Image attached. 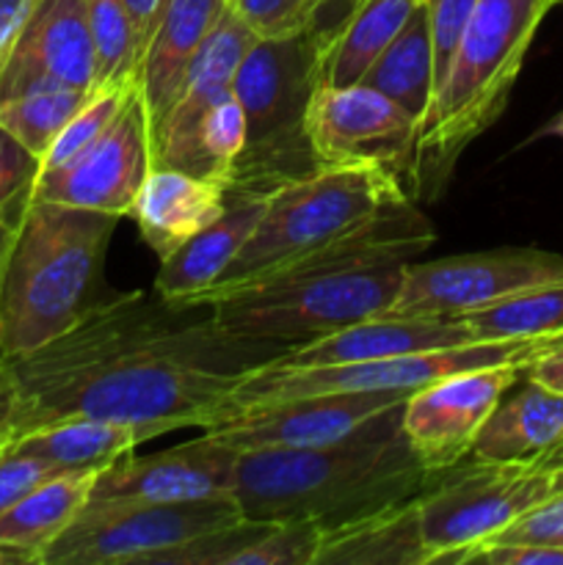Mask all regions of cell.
<instances>
[{
	"label": "cell",
	"instance_id": "obj_1",
	"mask_svg": "<svg viewBox=\"0 0 563 565\" xmlns=\"http://www.w3.org/2000/svg\"><path fill=\"white\" fill-rule=\"evenodd\" d=\"M285 351L226 331L213 307H180L155 290L94 301L70 331L9 356L20 386L14 439L75 417L132 425L147 439L204 430L243 375Z\"/></svg>",
	"mask_w": 563,
	"mask_h": 565
},
{
	"label": "cell",
	"instance_id": "obj_2",
	"mask_svg": "<svg viewBox=\"0 0 563 565\" xmlns=\"http://www.w3.org/2000/svg\"><path fill=\"white\" fill-rule=\"evenodd\" d=\"M434 241V224L406 199L290 268L215 298L210 307L232 334L301 345L384 315L401 290L406 265Z\"/></svg>",
	"mask_w": 563,
	"mask_h": 565
},
{
	"label": "cell",
	"instance_id": "obj_3",
	"mask_svg": "<svg viewBox=\"0 0 563 565\" xmlns=\"http://www.w3.org/2000/svg\"><path fill=\"white\" fill-rule=\"evenodd\" d=\"M401 419L403 403L334 445L237 452L235 500L243 519L331 530L417 500L436 475L417 461Z\"/></svg>",
	"mask_w": 563,
	"mask_h": 565
},
{
	"label": "cell",
	"instance_id": "obj_4",
	"mask_svg": "<svg viewBox=\"0 0 563 565\" xmlns=\"http://www.w3.org/2000/svg\"><path fill=\"white\" fill-rule=\"evenodd\" d=\"M557 0H478L414 138L406 193L434 202L464 149L506 110L535 31Z\"/></svg>",
	"mask_w": 563,
	"mask_h": 565
},
{
	"label": "cell",
	"instance_id": "obj_5",
	"mask_svg": "<svg viewBox=\"0 0 563 565\" xmlns=\"http://www.w3.org/2000/svg\"><path fill=\"white\" fill-rule=\"evenodd\" d=\"M119 218L31 199L0 263V351H36L70 331L97 298Z\"/></svg>",
	"mask_w": 563,
	"mask_h": 565
},
{
	"label": "cell",
	"instance_id": "obj_6",
	"mask_svg": "<svg viewBox=\"0 0 563 565\" xmlns=\"http://www.w3.org/2000/svg\"><path fill=\"white\" fill-rule=\"evenodd\" d=\"M323 44L326 31L309 25L248 47L232 81L246 114V147L224 182L226 199H268L320 169L307 138V110L323 83Z\"/></svg>",
	"mask_w": 563,
	"mask_h": 565
},
{
	"label": "cell",
	"instance_id": "obj_7",
	"mask_svg": "<svg viewBox=\"0 0 563 565\" xmlns=\"http://www.w3.org/2000/svg\"><path fill=\"white\" fill-rule=\"evenodd\" d=\"M406 199L412 196L401 177L379 166H331L312 171L265 199L257 226L230 268L210 290L180 307H210L215 298L237 287L279 274Z\"/></svg>",
	"mask_w": 563,
	"mask_h": 565
},
{
	"label": "cell",
	"instance_id": "obj_8",
	"mask_svg": "<svg viewBox=\"0 0 563 565\" xmlns=\"http://www.w3.org/2000/svg\"><path fill=\"white\" fill-rule=\"evenodd\" d=\"M563 489V450L535 461H472L436 475L419 494V524L434 563L467 557Z\"/></svg>",
	"mask_w": 563,
	"mask_h": 565
},
{
	"label": "cell",
	"instance_id": "obj_9",
	"mask_svg": "<svg viewBox=\"0 0 563 565\" xmlns=\"http://www.w3.org/2000/svg\"><path fill=\"white\" fill-rule=\"evenodd\" d=\"M243 522L235 497L204 502L88 500L39 565H155L160 555Z\"/></svg>",
	"mask_w": 563,
	"mask_h": 565
},
{
	"label": "cell",
	"instance_id": "obj_10",
	"mask_svg": "<svg viewBox=\"0 0 563 565\" xmlns=\"http://www.w3.org/2000/svg\"><path fill=\"white\" fill-rule=\"evenodd\" d=\"M563 279V257L541 248H497L412 263L384 315L390 318H456Z\"/></svg>",
	"mask_w": 563,
	"mask_h": 565
},
{
	"label": "cell",
	"instance_id": "obj_11",
	"mask_svg": "<svg viewBox=\"0 0 563 565\" xmlns=\"http://www.w3.org/2000/svg\"><path fill=\"white\" fill-rule=\"evenodd\" d=\"M152 138L138 83L114 125L86 149L55 169L39 171L33 199L97 210L121 218L130 215L144 180L152 171Z\"/></svg>",
	"mask_w": 563,
	"mask_h": 565
},
{
	"label": "cell",
	"instance_id": "obj_12",
	"mask_svg": "<svg viewBox=\"0 0 563 565\" xmlns=\"http://www.w3.org/2000/svg\"><path fill=\"white\" fill-rule=\"evenodd\" d=\"M307 138L320 169L379 166L406 182L417 119L364 83L320 86L307 110Z\"/></svg>",
	"mask_w": 563,
	"mask_h": 565
},
{
	"label": "cell",
	"instance_id": "obj_13",
	"mask_svg": "<svg viewBox=\"0 0 563 565\" xmlns=\"http://www.w3.org/2000/svg\"><path fill=\"white\" fill-rule=\"evenodd\" d=\"M408 395L412 392L397 390L320 392L237 412L224 423L204 428V436L235 452L334 445L357 434L386 408L406 403Z\"/></svg>",
	"mask_w": 563,
	"mask_h": 565
},
{
	"label": "cell",
	"instance_id": "obj_14",
	"mask_svg": "<svg viewBox=\"0 0 563 565\" xmlns=\"http://www.w3.org/2000/svg\"><path fill=\"white\" fill-rule=\"evenodd\" d=\"M522 375L519 367L472 370L412 392L403 403L401 428L417 461L431 475L458 467L489 414Z\"/></svg>",
	"mask_w": 563,
	"mask_h": 565
},
{
	"label": "cell",
	"instance_id": "obj_15",
	"mask_svg": "<svg viewBox=\"0 0 563 565\" xmlns=\"http://www.w3.org/2000/svg\"><path fill=\"white\" fill-rule=\"evenodd\" d=\"M44 88H94L86 0H31L0 55V103Z\"/></svg>",
	"mask_w": 563,
	"mask_h": 565
},
{
	"label": "cell",
	"instance_id": "obj_16",
	"mask_svg": "<svg viewBox=\"0 0 563 565\" xmlns=\"http://www.w3.org/2000/svg\"><path fill=\"white\" fill-rule=\"evenodd\" d=\"M237 452L210 436L155 456H121L99 472L94 500L204 502L235 497Z\"/></svg>",
	"mask_w": 563,
	"mask_h": 565
},
{
	"label": "cell",
	"instance_id": "obj_17",
	"mask_svg": "<svg viewBox=\"0 0 563 565\" xmlns=\"http://www.w3.org/2000/svg\"><path fill=\"white\" fill-rule=\"evenodd\" d=\"M257 39V33L237 17V11L226 6L219 25L213 28L204 47L193 58L185 83H182L174 105L169 108L158 136H155V166L185 171L188 174V160H191V147L199 121L221 97L232 92L237 66L243 64L248 47Z\"/></svg>",
	"mask_w": 563,
	"mask_h": 565
},
{
	"label": "cell",
	"instance_id": "obj_18",
	"mask_svg": "<svg viewBox=\"0 0 563 565\" xmlns=\"http://www.w3.org/2000/svg\"><path fill=\"white\" fill-rule=\"evenodd\" d=\"M475 331L458 318H375L359 320L340 331L287 348L274 359L276 367H331V364L379 362L406 353L475 342Z\"/></svg>",
	"mask_w": 563,
	"mask_h": 565
},
{
	"label": "cell",
	"instance_id": "obj_19",
	"mask_svg": "<svg viewBox=\"0 0 563 565\" xmlns=\"http://www.w3.org/2000/svg\"><path fill=\"white\" fill-rule=\"evenodd\" d=\"M230 0H169L160 25L138 66V92L149 119V138L155 141L166 114L174 105L188 70L204 47Z\"/></svg>",
	"mask_w": 563,
	"mask_h": 565
},
{
	"label": "cell",
	"instance_id": "obj_20",
	"mask_svg": "<svg viewBox=\"0 0 563 565\" xmlns=\"http://www.w3.org/2000/svg\"><path fill=\"white\" fill-rule=\"evenodd\" d=\"M224 210L226 191L221 182L152 166L138 191L130 218L138 224L144 243L163 263L193 235L208 230Z\"/></svg>",
	"mask_w": 563,
	"mask_h": 565
},
{
	"label": "cell",
	"instance_id": "obj_21",
	"mask_svg": "<svg viewBox=\"0 0 563 565\" xmlns=\"http://www.w3.org/2000/svg\"><path fill=\"white\" fill-rule=\"evenodd\" d=\"M563 450V392L524 375V384L502 395L469 447V461H535Z\"/></svg>",
	"mask_w": 563,
	"mask_h": 565
},
{
	"label": "cell",
	"instance_id": "obj_22",
	"mask_svg": "<svg viewBox=\"0 0 563 565\" xmlns=\"http://www.w3.org/2000/svg\"><path fill=\"white\" fill-rule=\"evenodd\" d=\"M263 207L265 199H226V210L208 230L160 263L155 292L171 303H185L210 290L248 241Z\"/></svg>",
	"mask_w": 563,
	"mask_h": 565
},
{
	"label": "cell",
	"instance_id": "obj_23",
	"mask_svg": "<svg viewBox=\"0 0 563 565\" xmlns=\"http://www.w3.org/2000/svg\"><path fill=\"white\" fill-rule=\"evenodd\" d=\"M99 472L103 469H66L53 475L0 516V550L11 565H39L42 552L92 500Z\"/></svg>",
	"mask_w": 563,
	"mask_h": 565
},
{
	"label": "cell",
	"instance_id": "obj_24",
	"mask_svg": "<svg viewBox=\"0 0 563 565\" xmlns=\"http://www.w3.org/2000/svg\"><path fill=\"white\" fill-rule=\"evenodd\" d=\"M315 565H431L419 497L323 530Z\"/></svg>",
	"mask_w": 563,
	"mask_h": 565
},
{
	"label": "cell",
	"instance_id": "obj_25",
	"mask_svg": "<svg viewBox=\"0 0 563 565\" xmlns=\"http://www.w3.org/2000/svg\"><path fill=\"white\" fill-rule=\"evenodd\" d=\"M419 0H353L351 9L326 31L323 83L320 86H357L373 61L397 36ZM318 28V25H315Z\"/></svg>",
	"mask_w": 563,
	"mask_h": 565
},
{
	"label": "cell",
	"instance_id": "obj_26",
	"mask_svg": "<svg viewBox=\"0 0 563 565\" xmlns=\"http://www.w3.org/2000/svg\"><path fill=\"white\" fill-rule=\"evenodd\" d=\"M362 83L401 105L417 119V127L423 125L434 99V42L423 0L384 53L373 61Z\"/></svg>",
	"mask_w": 563,
	"mask_h": 565
},
{
	"label": "cell",
	"instance_id": "obj_27",
	"mask_svg": "<svg viewBox=\"0 0 563 565\" xmlns=\"http://www.w3.org/2000/svg\"><path fill=\"white\" fill-rule=\"evenodd\" d=\"M141 441L149 439L132 425L75 417L31 430V434L11 441V447L44 458L64 472V469H105L136 450Z\"/></svg>",
	"mask_w": 563,
	"mask_h": 565
},
{
	"label": "cell",
	"instance_id": "obj_28",
	"mask_svg": "<svg viewBox=\"0 0 563 565\" xmlns=\"http://www.w3.org/2000/svg\"><path fill=\"white\" fill-rule=\"evenodd\" d=\"M475 331L478 340H511L563 331V279L533 287L511 298L456 315Z\"/></svg>",
	"mask_w": 563,
	"mask_h": 565
},
{
	"label": "cell",
	"instance_id": "obj_29",
	"mask_svg": "<svg viewBox=\"0 0 563 565\" xmlns=\"http://www.w3.org/2000/svg\"><path fill=\"white\" fill-rule=\"evenodd\" d=\"M92 88H44L0 103V127L11 132L39 160L47 154L66 121L86 103Z\"/></svg>",
	"mask_w": 563,
	"mask_h": 565
},
{
	"label": "cell",
	"instance_id": "obj_30",
	"mask_svg": "<svg viewBox=\"0 0 563 565\" xmlns=\"http://www.w3.org/2000/svg\"><path fill=\"white\" fill-rule=\"evenodd\" d=\"M243 147H246V114H243L237 94L230 92L199 121L191 160H188V174L224 185Z\"/></svg>",
	"mask_w": 563,
	"mask_h": 565
},
{
	"label": "cell",
	"instance_id": "obj_31",
	"mask_svg": "<svg viewBox=\"0 0 563 565\" xmlns=\"http://www.w3.org/2000/svg\"><path fill=\"white\" fill-rule=\"evenodd\" d=\"M94 42V88L138 83L136 42L121 0H86Z\"/></svg>",
	"mask_w": 563,
	"mask_h": 565
},
{
	"label": "cell",
	"instance_id": "obj_32",
	"mask_svg": "<svg viewBox=\"0 0 563 565\" xmlns=\"http://www.w3.org/2000/svg\"><path fill=\"white\" fill-rule=\"evenodd\" d=\"M136 83H121V86H99L92 88L86 97V103L75 110L70 121L64 125V130L59 132V138L53 141V147L47 149V154L42 158V171L55 169V166L66 163L70 158H75L81 149H86L94 138L103 136L114 119L119 116V110L125 108V103L130 99Z\"/></svg>",
	"mask_w": 563,
	"mask_h": 565
},
{
	"label": "cell",
	"instance_id": "obj_33",
	"mask_svg": "<svg viewBox=\"0 0 563 565\" xmlns=\"http://www.w3.org/2000/svg\"><path fill=\"white\" fill-rule=\"evenodd\" d=\"M42 160L0 127V224L14 226L33 199Z\"/></svg>",
	"mask_w": 563,
	"mask_h": 565
},
{
	"label": "cell",
	"instance_id": "obj_34",
	"mask_svg": "<svg viewBox=\"0 0 563 565\" xmlns=\"http://www.w3.org/2000/svg\"><path fill=\"white\" fill-rule=\"evenodd\" d=\"M243 22L259 39H287L312 22L309 0H230Z\"/></svg>",
	"mask_w": 563,
	"mask_h": 565
},
{
	"label": "cell",
	"instance_id": "obj_35",
	"mask_svg": "<svg viewBox=\"0 0 563 565\" xmlns=\"http://www.w3.org/2000/svg\"><path fill=\"white\" fill-rule=\"evenodd\" d=\"M475 3L478 0H423L425 11H428L431 42H434V94L439 92L442 81H445L447 66H450L458 39H461L469 17H472Z\"/></svg>",
	"mask_w": 563,
	"mask_h": 565
},
{
	"label": "cell",
	"instance_id": "obj_36",
	"mask_svg": "<svg viewBox=\"0 0 563 565\" xmlns=\"http://www.w3.org/2000/svg\"><path fill=\"white\" fill-rule=\"evenodd\" d=\"M59 472L61 469H55L53 463H47L44 458L22 452L11 445L3 447V450H0V516H3L9 508H14L22 497L31 494L36 486H42L44 480L53 478V475Z\"/></svg>",
	"mask_w": 563,
	"mask_h": 565
},
{
	"label": "cell",
	"instance_id": "obj_37",
	"mask_svg": "<svg viewBox=\"0 0 563 565\" xmlns=\"http://www.w3.org/2000/svg\"><path fill=\"white\" fill-rule=\"evenodd\" d=\"M489 544H550L563 546V489L539 508L524 513L522 519L502 530L500 535L489 541ZM486 546V544H484Z\"/></svg>",
	"mask_w": 563,
	"mask_h": 565
},
{
	"label": "cell",
	"instance_id": "obj_38",
	"mask_svg": "<svg viewBox=\"0 0 563 565\" xmlns=\"http://www.w3.org/2000/svg\"><path fill=\"white\" fill-rule=\"evenodd\" d=\"M486 565H563V546L550 544H486L467 557ZM464 563V565H467Z\"/></svg>",
	"mask_w": 563,
	"mask_h": 565
},
{
	"label": "cell",
	"instance_id": "obj_39",
	"mask_svg": "<svg viewBox=\"0 0 563 565\" xmlns=\"http://www.w3.org/2000/svg\"><path fill=\"white\" fill-rule=\"evenodd\" d=\"M125 3L127 17H130L132 28V42H136V58L141 66L144 53H147L149 42H152L155 31L160 25V17H163L166 3L169 0H121Z\"/></svg>",
	"mask_w": 563,
	"mask_h": 565
},
{
	"label": "cell",
	"instance_id": "obj_40",
	"mask_svg": "<svg viewBox=\"0 0 563 565\" xmlns=\"http://www.w3.org/2000/svg\"><path fill=\"white\" fill-rule=\"evenodd\" d=\"M17 412H20V386L11 359L0 351V450L14 441Z\"/></svg>",
	"mask_w": 563,
	"mask_h": 565
},
{
	"label": "cell",
	"instance_id": "obj_41",
	"mask_svg": "<svg viewBox=\"0 0 563 565\" xmlns=\"http://www.w3.org/2000/svg\"><path fill=\"white\" fill-rule=\"evenodd\" d=\"M28 3L31 0H0V55L6 53V47L14 39L17 28H20L22 17H25Z\"/></svg>",
	"mask_w": 563,
	"mask_h": 565
},
{
	"label": "cell",
	"instance_id": "obj_42",
	"mask_svg": "<svg viewBox=\"0 0 563 565\" xmlns=\"http://www.w3.org/2000/svg\"><path fill=\"white\" fill-rule=\"evenodd\" d=\"M524 375L539 381V384L550 386V390L563 392V348L561 351L550 353V356H544L541 362H535Z\"/></svg>",
	"mask_w": 563,
	"mask_h": 565
},
{
	"label": "cell",
	"instance_id": "obj_43",
	"mask_svg": "<svg viewBox=\"0 0 563 565\" xmlns=\"http://www.w3.org/2000/svg\"><path fill=\"white\" fill-rule=\"evenodd\" d=\"M539 136H557V138H563V110L555 116V119L550 121V125L544 127V130L539 132Z\"/></svg>",
	"mask_w": 563,
	"mask_h": 565
},
{
	"label": "cell",
	"instance_id": "obj_44",
	"mask_svg": "<svg viewBox=\"0 0 563 565\" xmlns=\"http://www.w3.org/2000/svg\"><path fill=\"white\" fill-rule=\"evenodd\" d=\"M9 235H11V226L0 224V263H3V252L9 246Z\"/></svg>",
	"mask_w": 563,
	"mask_h": 565
},
{
	"label": "cell",
	"instance_id": "obj_45",
	"mask_svg": "<svg viewBox=\"0 0 563 565\" xmlns=\"http://www.w3.org/2000/svg\"><path fill=\"white\" fill-rule=\"evenodd\" d=\"M323 3H326V0H309V11H312V17H315V11H318Z\"/></svg>",
	"mask_w": 563,
	"mask_h": 565
},
{
	"label": "cell",
	"instance_id": "obj_46",
	"mask_svg": "<svg viewBox=\"0 0 563 565\" xmlns=\"http://www.w3.org/2000/svg\"><path fill=\"white\" fill-rule=\"evenodd\" d=\"M557 3H563V0H557Z\"/></svg>",
	"mask_w": 563,
	"mask_h": 565
}]
</instances>
